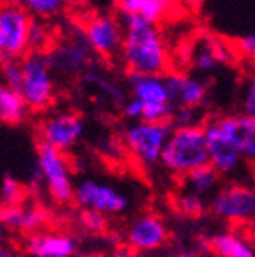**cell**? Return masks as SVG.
Wrapping results in <instances>:
<instances>
[{
	"label": "cell",
	"mask_w": 255,
	"mask_h": 257,
	"mask_svg": "<svg viewBox=\"0 0 255 257\" xmlns=\"http://www.w3.org/2000/svg\"><path fill=\"white\" fill-rule=\"evenodd\" d=\"M121 22L125 36L120 61L123 68L136 75H168L172 56L161 29L140 16H127Z\"/></svg>",
	"instance_id": "1"
},
{
	"label": "cell",
	"mask_w": 255,
	"mask_h": 257,
	"mask_svg": "<svg viewBox=\"0 0 255 257\" xmlns=\"http://www.w3.org/2000/svg\"><path fill=\"white\" fill-rule=\"evenodd\" d=\"M161 165L180 179L200 166L211 165L203 125L173 127Z\"/></svg>",
	"instance_id": "2"
},
{
	"label": "cell",
	"mask_w": 255,
	"mask_h": 257,
	"mask_svg": "<svg viewBox=\"0 0 255 257\" xmlns=\"http://www.w3.org/2000/svg\"><path fill=\"white\" fill-rule=\"evenodd\" d=\"M172 128V123L132 121L123 133L125 149L136 163L145 168L159 165Z\"/></svg>",
	"instance_id": "3"
},
{
	"label": "cell",
	"mask_w": 255,
	"mask_h": 257,
	"mask_svg": "<svg viewBox=\"0 0 255 257\" xmlns=\"http://www.w3.org/2000/svg\"><path fill=\"white\" fill-rule=\"evenodd\" d=\"M22 61V80L16 91L24 96L31 111H43L56 95L52 68L45 54H29Z\"/></svg>",
	"instance_id": "4"
},
{
	"label": "cell",
	"mask_w": 255,
	"mask_h": 257,
	"mask_svg": "<svg viewBox=\"0 0 255 257\" xmlns=\"http://www.w3.org/2000/svg\"><path fill=\"white\" fill-rule=\"evenodd\" d=\"M36 166L38 175L45 182L48 195L56 204H68L75 198L72 168L61 150L40 141L36 150Z\"/></svg>",
	"instance_id": "5"
},
{
	"label": "cell",
	"mask_w": 255,
	"mask_h": 257,
	"mask_svg": "<svg viewBox=\"0 0 255 257\" xmlns=\"http://www.w3.org/2000/svg\"><path fill=\"white\" fill-rule=\"evenodd\" d=\"M32 16L15 2L4 4L0 9V54L2 63L24 59L29 50Z\"/></svg>",
	"instance_id": "6"
},
{
	"label": "cell",
	"mask_w": 255,
	"mask_h": 257,
	"mask_svg": "<svg viewBox=\"0 0 255 257\" xmlns=\"http://www.w3.org/2000/svg\"><path fill=\"white\" fill-rule=\"evenodd\" d=\"M123 36V22L114 15H93L84 24V40L93 54L105 59L120 57Z\"/></svg>",
	"instance_id": "7"
},
{
	"label": "cell",
	"mask_w": 255,
	"mask_h": 257,
	"mask_svg": "<svg viewBox=\"0 0 255 257\" xmlns=\"http://www.w3.org/2000/svg\"><path fill=\"white\" fill-rule=\"evenodd\" d=\"M216 216L232 223H255V188L244 184H228L221 188L211 202Z\"/></svg>",
	"instance_id": "8"
},
{
	"label": "cell",
	"mask_w": 255,
	"mask_h": 257,
	"mask_svg": "<svg viewBox=\"0 0 255 257\" xmlns=\"http://www.w3.org/2000/svg\"><path fill=\"white\" fill-rule=\"evenodd\" d=\"M73 200L82 209L96 211L100 214H121L129 207V197L114 186L100 181H82L75 186Z\"/></svg>",
	"instance_id": "9"
},
{
	"label": "cell",
	"mask_w": 255,
	"mask_h": 257,
	"mask_svg": "<svg viewBox=\"0 0 255 257\" xmlns=\"http://www.w3.org/2000/svg\"><path fill=\"white\" fill-rule=\"evenodd\" d=\"M203 128H205V138H207L209 163L218 170L219 175H230L237 172L244 159L241 157L232 138L225 133L218 118L209 120L203 125Z\"/></svg>",
	"instance_id": "10"
},
{
	"label": "cell",
	"mask_w": 255,
	"mask_h": 257,
	"mask_svg": "<svg viewBox=\"0 0 255 257\" xmlns=\"http://www.w3.org/2000/svg\"><path fill=\"white\" fill-rule=\"evenodd\" d=\"M84 133V120L73 111H63L50 114L40 125L41 143L66 152L75 147Z\"/></svg>",
	"instance_id": "11"
},
{
	"label": "cell",
	"mask_w": 255,
	"mask_h": 257,
	"mask_svg": "<svg viewBox=\"0 0 255 257\" xmlns=\"http://www.w3.org/2000/svg\"><path fill=\"white\" fill-rule=\"evenodd\" d=\"M166 77L170 100L173 111L180 107L198 109L207 98V84L198 75H189L182 72H170Z\"/></svg>",
	"instance_id": "12"
},
{
	"label": "cell",
	"mask_w": 255,
	"mask_h": 257,
	"mask_svg": "<svg viewBox=\"0 0 255 257\" xmlns=\"http://www.w3.org/2000/svg\"><path fill=\"white\" fill-rule=\"evenodd\" d=\"M168 227L156 214H143L136 218L129 227L127 243L132 250L138 252H152L166 243Z\"/></svg>",
	"instance_id": "13"
},
{
	"label": "cell",
	"mask_w": 255,
	"mask_h": 257,
	"mask_svg": "<svg viewBox=\"0 0 255 257\" xmlns=\"http://www.w3.org/2000/svg\"><path fill=\"white\" fill-rule=\"evenodd\" d=\"M234 59V54L228 50V47L223 41L207 38V40H200L195 43L191 54H189V63L191 68L198 75H209L216 72L219 66L228 64Z\"/></svg>",
	"instance_id": "14"
},
{
	"label": "cell",
	"mask_w": 255,
	"mask_h": 257,
	"mask_svg": "<svg viewBox=\"0 0 255 257\" xmlns=\"http://www.w3.org/2000/svg\"><path fill=\"white\" fill-rule=\"evenodd\" d=\"M2 225L6 229L20 230V232H40V229L47 223L48 214L40 204L31 200H24L22 204L2 207Z\"/></svg>",
	"instance_id": "15"
},
{
	"label": "cell",
	"mask_w": 255,
	"mask_h": 257,
	"mask_svg": "<svg viewBox=\"0 0 255 257\" xmlns=\"http://www.w3.org/2000/svg\"><path fill=\"white\" fill-rule=\"evenodd\" d=\"M93 50L89 48L88 41L84 40H70L61 45L57 50H52L47 59L50 68L57 72H88V64L91 61Z\"/></svg>",
	"instance_id": "16"
},
{
	"label": "cell",
	"mask_w": 255,
	"mask_h": 257,
	"mask_svg": "<svg viewBox=\"0 0 255 257\" xmlns=\"http://www.w3.org/2000/svg\"><path fill=\"white\" fill-rule=\"evenodd\" d=\"M31 257H73L77 243L72 236L61 232H34L25 239Z\"/></svg>",
	"instance_id": "17"
},
{
	"label": "cell",
	"mask_w": 255,
	"mask_h": 257,
	"mask_svg": "<svg viewBox=\"0 0 255 257\" xmlns=\"http://www.w3.org/2000/svg\"><path fill=\"white\" fill-rule=\"evenodd\" d=\"M218 120L235 143L241 157L255 165V116L241 112L234 116H219Z\"/></svg>",
	"instance_id": "18"
},
{
	"label": "cell",
	"mask_w": 255,
	"mask_h": 257,
	"mask_svg": "<svg viewBox=\"0 0 255 257\" xmlns=\"http://www.w3.org/2000/svg\"><path fill=\"white\" fill-rule=\"evenodd\" d=\"M127 84L131 96L141 100L145 105H172L166 77L164 75H136V73H129Z\"/></svg>",
	"instance_id": "19"
},
{
	"label": "cell",
	"mask_w": 255,
	"mask_h": 257,
	"mask_svg": "<svg viewBox=\"0 0 255 257\" xmlns=\"http://www.w3.org/2000/svg\"><path fill=\"white\" fill-rule=\"evenodd\" d=\"M116 8L121 18L140 16L150 24L166 20L179 6L175 0H116Z\"/></svg>",
	"instance_id": "20"
},
{
	"label": "cell",
	"mask_w": 255,
	"mask_h": 257,
	"mask_svg": "<svg viewBox=\"0 0 255 257\" xmlns=\"http://www.w3.org/2000/svg\"><path fill=\"white\" fill-rule=\"evenodd\" d=\"M203 248L214 257H255V245L250 237L237 232H218L203 241Z\"/></svg>",
	"instance_id": "21"
},
{
	"label": "cell",
	"mask_w": 255,
	"mask_h": 257,
	"mask_svg": "<svg viewBox=\"0 0 255 257\" xmlns=\"http://www.w3.org/2000/svg\"><path fill=\"white\" fill-rule=\"evenodd\" d=\"M31 107L24 100V96L16 89L8 86L0 88V118L8 125H18L27 120Z\"/></svg>",
	"instance_id": "22"
},
{
	"label": "cell",
	"mask_w": 255,
	"mask_h": 257,
	"mask_svg": "<svg viewBox=\"0 0 255 257\" xmlns=\"http://www.w3.org/2000/svg\"><path fill=\"white\" fill-rule=\"evenodd\" d=\"M219 182V173L212 165L200 166V168L193 170L186 177H182V189L195 193L198 197L205 198L207 195L216 191Z\"/></svg>",
	"instance_id": "23"
},
{
	"label": "cell",
	"mask_w": 255,
	"mask_h": 257,
	"mask_svg": "<svg viewBox=\"0 0 255 257\" xmlns=\"http://www.w3.org/2000/svg\"><path fill=\"white\" fill-rule=\"evenodd\" d=\"M82 80L86 82V86L93 89H98V93L104 96L105 100L112 102V104L123 105L125 102L129 100L127 96V89L116 82V80L109 79L107 75L100 72H95V70H88L86 73H82Z\"/></svg>",
	"instance_id": "24"
},
{
	"label": "cell",
	"mask_w": 255,
	"mask_h": 257,
	"mask_svg": "<svg viewBox=\"0 0 255 257\" xmlns=\"http://www.w3.org/2000/svg\"><path fill=\"white\" fill-rule=\"evenodd\" d=\"M13 2L40 20L61 15L68 6V0H13Z\"/></svg>",
	"instance_id": "25"
},
{
	"label": "cell",
	"mask_w": 255,
	"mask_h": 257,
	"mask_svg": "<svg viewBox=\"0 0 255 257\" xmlns=\"http://www.w3.org/2000/svg\"><path fill=\"white\" fill-rule=\"evenodd\" d=\"M173 205L184 216H200L203 213V209H205L203 198L188 191V189H182L180 193H177L175 198H173Z\"/></svg>",
	"instance_id": "26"
},
{
	"label": "cell",
	"mask_w": 255,
	"mask_h": 257,
	"mask_svg": "<svg viewBox=\"0 0 255 257\" xmlns=\"http://www.w3.org/2000/svg\"><path fill=\"white\" fill-rule=\"evenodd\" d=\"M52 45V31L43 20H34L29 36V50L32 54H41Z\"/></svg>",
	"instance_id": "27"
},
{
	"label": "cell",
	"mask_w": 255,
	"mask_h": 257,
	"mask_svg": "<svg viewBox=\"0 0 255 257\" xmlns=\"http://www.w3.org/2000/svg\"><path fill=\"white\" fill-rule=\"evenodd\" d=\"M25 200V188L15 177L6 175L2 181V207L22 204Z\"/></svg>",
	"instance_id": "28"
},
{
	"label": "cell",
	"mask_w": 255,
	"mask_h": 257,
	"mask_svg": "<svg viewBox=\"0 0 255 257\" xmlns=\"http://www.w3.org/2000/svg\"><path fill=\"white\" fill-rule=\"evenodd\" d=\"M79 223L88 234H102L107 227L104 214L96 213V211H89V209H82L79 213Z\"/></svg>",
	"instance_id": "29"
},
{
	"label": "cell",
	"mask_w": 255,
	"mask_h": 257,
	"mask_svg": "<svg viewBox=\"0 0 255 257\" xmlns=\"http://www.w3.org/2000/svg\"><path fill=\"white\" fill-rule=\"evenodd\" d=\"M241 111L248 116H255V72L248 75L241 89Z\"/></svg>",
	"instance_id": "30"
},
{
	"label": "cell",
	"mask_w": 255,
	"mask_h": 257,
	"mask_svg": "<svg viewBox=\"0 0 255 257\" xmlns=\"http://www.w3.org/2000/svg\"><path fill=\"white\" fill-rule=\"evenodd\" d=\"M196 112H198V109H191V107L175 109L170 123H172V127H193V125H200L198 120H196Z\"/></svg>",
	"instance_id": "31"
},
{
	"label": "cell",
	"mask_w": 255,
	"mask_h": 257,
	"mask_svg": "<svg viewBox=\"0 0 255 257\" xmlns=\"http://www.w3.org/2000/svg\"><path fill=\"white\" fill-rule=\"evenodd\" d=\"M235 50L241 57L255 63V32H250L246 36H241L235 41Z\"/></svg>",
	"instance_id": "32"
},
{
	"label": "cell",
	"mask_w": 255,
	"mask_h": 257,
	"mask_svg": "<svg viewBox=\"0 0 255 257\" xmlns=\"http://www.w3.org/2000/svg\"><path fill=\"white\" fill-rule=\"evenodd\" d=\"M143 109H145L143 102L134 98V96H129V100L121 105V114L132 121H141L143 120Z\"/></svg>",
	"instance_id": "33"
},
{
	"label": "cell",
	"mask_w": 255,
	"mask_h": 257,
	"mask_svg": "<svg viewBox=\"0 0 255 257\" xmlns=\"http://www.w3.org/2000/svg\"><path fill=\"white\" fill-rule=\"evenodd\" d=\"M175 2L180 9H186V11H196L203 4V0H175Z\"/></svg>",
	"instance_id": "34"
},
{
	"label": "cell",
	"mask_w": 255,
	"mask_h": 257,
	"mask_svg": "<svg viewBox=\"0 0 255 257\" xmlns=\"http://www.w3.org/2000/svg\"><path fill=\"white\" fill-rule=\"evenodd\" d=\"M0 257H22V255L18 252H16V250L4 246V248H2V252H0Z\"/></svg>",
	"instance_id": "35"
},
{
	"label": "cell",
	"mask_w": 255,
	"mask_h": 257,
	"mask_svg": "<svg viewBox=\"0 0 255 257\" xmlns=\"http://www.w3.org/2000/svg\"><path fill=\"white\" fill-rule=\"evenodd\" d=\"M173 257H202V253L196 252V250H186V252H180Z\"/></svg>",
	"instance_id": "36"
},
{
	"label": "cell",
	"mask_w": 255,
	"mask_h": 257,
	"mask_svg": "<svg viewBox=\"0 0 255 257\" xmlns=\"http://www.w3.org/2000/svg\"><path fill=\"white\" fill-rule=\"evenodd\" d=\"M77 257H105V255L104 253H100V252H82Z\"/></svg>",
	"instance_id": "37"
},
{
	"label": "cell",
	"mask_w": 255,
	"mask_h": 257,
	"mask_svg": "<svg viewBox=\"0 0 255 257\" xmlns=\"http://www.w3.org/2000/svg\"><path fill=\"white\" fill-rule=\"evenodd\" d=\"M250 227H251V229H250V236H251V239L255 241V223H251Z\"/></svg>",
	"instance_id": "38"
}]
</instances>
